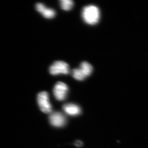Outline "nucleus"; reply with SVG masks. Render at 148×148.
<instances>
[{
    "label": "nucleus",
    "mask_w": 148,
    "mask_h": 148,
    "mask_svg": "<svg viewBox=\"0 0 148 148\" xmlns=\"http://www.w3.org/2000/svg\"><path fill=\"white\" fill-rule=\"evenodd\" d=\"M82 17L86 24L90 25H95L98 23L100 19V10L95 5L86 6L83 8Z\"/></svg>",
    "instance_id": "nucleus-1"
},
{
    "label": "nucleus",
    "mask_w": 148,
    "mask_h": 148,
    "mask_svg": "<svg viewBox=\"0 0 148 148\" xmlns=\"http://www.w3.org/2000/svg\"><path fill=\"white\" fill-rule=\"evenodd\" d=\"M38 104L40 108L43 112L49 114L52 111V107L49 98L48 94L45 91L40 92L37 97Z\"/></svg>",
    "instance_id": "nucleus-2"
},
{
    "label": "nucleus",
    "mask_w": 148,
    "mask_h": 148,
    "mask_svg": "<svg viewBox=\"0 0 148 148\" xmlns=\"http://www.w3.org/2000/svg\"><path fill=\"white\" fill-rule=\"evenodd\" d=\"M49 73L53 75L58 74L67 75L70 73L69 64L63 61H56L50 66Z\"/></svg>",
    "instance_id": "nucleus-3"
},
{
    "label": "nucleus",
    "mask_w": 148,
    "mask_h": 148,
    "mask_svg": "<svg viewBox=\"0 0 148 148\" xmlns=\"http://www.w3.org/2000/svg\"><path fill=\"white\" fill-rule=\"evenodd\" d=\"M69 88L64 83L58 82L54 86L53 92L57 100L62 101L65 100L68 93Z\"/></svg>",
    "instance_id": "nucleus-4"
},
{
    "label": "nucleus",
    "mask_w": 148,
    "mask_h": 148,
    "mask_svg": "<svg viewBox=\"0 0 148 148\" xmlns=\"http://www.w3.org/2000/svg\"><path fill=\"white\" fill-rule=\"evenodd\" d=\"M51 124L55 127H62L66 123L65 116L62 113L58 112L52 113L49 117Z\"/></svg>",
    "instance_id": "nucleus-5"
},
{
    "label": "nucleus",
    "mask_w": 148,
    "mask_h": 148,
    "mask_svg": "<svg viewBox=\"0 0 148 148\" xmlns=\"http://www.w3.org/2000/svg\"><path fill=\"white\" fill-rule=\"evenodd\" d=\"M36 9L46 18H53L55 16V11L52 9L47 8L41 3H38L36 5Z\"/></svg>",
    "instance_id": "nucleus-6"
},
{
    "label": "nucleus",
    "mask_w": 148,
    "mask_h": 148,
    "mask_svg": "<svg viewBox=\"0 0 148 148\" xmlns=\"http://www.w3.org/2000/svg\"><path fill=\"white\" fill-rule=\"evenodd\" d=\"M92 67L88 62L83 61L80 65L79 69H77L78 71L80 74L84 79L89 76L92 73Z\"/></svg>",
    "instance_id": "nucleus-7"
},
{
    "label": "nucleus",
    "mask_w": 148,
    "mask_h": 148,
    "mask_svg": "<svg viewBox=\"0 0 148 148\" xmlns=\"http://www.w3.org/2000/svg\"><path fill=\"white\" fill-rule=\"evenodd\" d=\"M63 110L66 114L71 116H76L80 114L81 109L79 106L73 104H66L63 107Z\"/></svg>",
    "instance_id": "nucleus-8"
},
{
    "label": "nucleus",
    "mask_w": 148,
    "mask_h": 148,
    "mask_svg": "<svg viewBox=\"0 0 148 148\" xmlns=\"http://www.w3.org/2000/svg\"><path fill=\"white\" fill-rule=\"evenodd\" d=\"M61 8L64 10H71L73 6V1L71 0H61L60 1Z\"/></svg>",
    "instance_id": "nucleus-9"
},
{
    "label": "nucleus",
    "mask_w": 148,
    "mask_h": 148,
    "mask_svg": "<svg viewBox=\"0 0 148 148\" xmlns=\"http://www.w3.org/2000/svg\"><path fill=\"white\" fill-rule=\"evenodd\" d=\"M75 145L77 147H80L82 145L83 143L81 141H77L75 144Z\"/></svg>",
    "instance_id": "nucleus-10"
}]
</instances>
